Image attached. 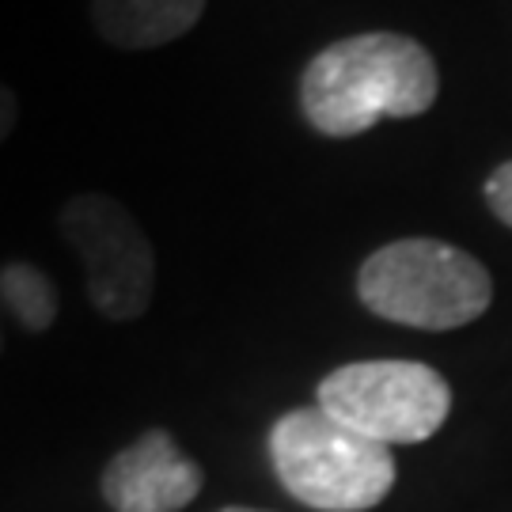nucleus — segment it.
I'll list each match as a JSON object with an SVG mask.
<instances>
[{"label":"nucleus","mask_w":512,"mask_h":512,"mask_svg":"<svg viewBox=\"0 0 512 512\" xmlns=\"http://www.w3.org/2000/svg\"><path fill=\"white\" fill-rule=\"evenodd\" d=\"M217 512H262V509H243V505H228V509H217Z\"/></svg>","instance_id":"9b49d317"},{"label":"nucleus","mask_w":512,"mask_h":512,"mask_svg":"<svg viewBox=\"0 0 512 512\" xmlns=\"http://www.w3.org/2000/svg\"><path fill=\"white\" fill-rule=\"evenodd\" d=\"M57 228L84 262L92 308L110 323L141 319L156 293V255L126 205L110 194H76L61 205Z\"/></svg>","instance_id":"39448f33"},{"label":"nucleus","mask_w":512,"mask_h":512,"mask_svg":"<svg viewBox=\"0 0 512 512\" xmlns=\"http://www.w3.org/2000/svg\"><path fill=\"white\" fill-rule=\"evenodd\" d=\"M205 471L167 429H148L103 467V501L114 512H179L202 494Z\"/></svg>","instance_id":"423d86ee"},{"label":"nucleus","mask_w":512,"mask_h":512,"mask_svg":"<svg viewBox=\"0 0 512 512\" xmlns=\"http://www.w3.org/2000/svg\"><path fill=\"white\" fill-rule=\"evenodd\" d=\"M486 202L494 209V217L512 228V160L501 164L494 175L486 179Z\"/></svg>","instance_id":"1a4fd4ad"},{"label":"nucleus","mask_w":512,"mask_h":512,"mask_svg":"<svg viewBox=\"0 0 512 512\" xmlns=\"http://www.w3.org/2000/svg\"><path fill=\"white\" fill-rule=\"evenodd\" d=\"M16 122H19V99H16V92L0 80V145L12 137Z\"/></svg>","instance_id":"9d476101"},{"label":"nucleus","mask_w":512,"mask_h":512,"mask_svg":"<svg viewBox=\"0 0 512 512\" xmlns=\"http://www.w3.org/2000/svg\"><path fill=\"white\" fill-rule=\"evenodd\" d=\"M0 311H4V308H0ZM0 349H4V327H0Z\"/></svg>","instance_id":"f8f14e48"},{"label":"nucleus","mask_w":512,"mask_h":512,"mask_svg":"<svg viewBox=\"0 0 512 512\" xmlns=\"http://www.w3.org/2000/svg\"><path fill=\"white\" fill-rule=\"evenodd\" d=\"M440 73L433 54L395 31H368L308 61L300 107L323 137H357L384 118H418L437 103Z\"/></svg>","instance_id":"f257e3e1"},{"label":"nucleus","mask_w":512,"mask_h":512,"mask_svg":"<svg viewBox=\"0 0 512 512\" xmlns=\"http://www.w3.org/2000/svg\"><path fill=\"white\" fill-rule=\"evenodd\" d=\"M205 16V0H92V27L114 50H160Z\"/></svg>","instance_id":"0eeeda50"},{"label":"nucleus","mask_w":512,"mask_h":512,"mask_svg":"<svg viewBox=\"0 0 512 512\" xmlns=\"http://www.w3.org/2000/svg\"><path fill=\"white\" fill-rule=\"evenodd\" d=\"M0 308L16 319L27 334H42L54 327L61 296L50 274H42L35 262H4L0 266Z\"/></svg>","instance_id":"6e6552de"},{"label":"nucleus","mask_w":512,"mask_h":512,"mask_svg":"<svg viewBox=\"0 0 512 512\" xmlns=\"http://www.w3.org/2000/svg\"><path fill=\"white\" fill-rule=\"evenodd\" d=\"M357 296L372 315L418 330L475 323L494 300L490 270L444 239H395L365 258Z\"/></svg>","instance_id":"7ed1b4c3"},{"label":"nucleus","mask_w":512,"mask_h":512,"mask_svg":"<svg viewBox=\"0 0 512 512\" xmlns=\"http://www.w3.org/2000/svg\"><path fill=\"white\" fill-rule=\"evenodd\" d=\"M270 463L289 494L319 512H368L395 490V456L323 406H296L270 429Z\"/></svg>","instance_id":"f03ea898"},{"label":"nucleus","mask_w":512,"mask_h":512,"mask_svg":"<svg viewBox=\"0 0 512 512\" xmlns=\"http://www.w3.org/2000/svg\"><path fill=\"white\" fill-rule=\"evenodd\" d=\"M319 406L376 444H421L452 414V387L421 361H353L323 376Z\"/></svg>","instance_id":"20e7f679"}]
</instances>
